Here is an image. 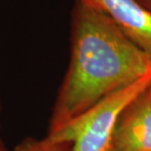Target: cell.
Masks as SVG:
<instances>
[{"mask_svg": "<svg viewBox=\"0 0 151 151\" xmlns=\"http://www.w3.org/2000/svg\"><path fill=\"white\" fill-rule=\"evenodd\" d=\"M151 73V57L109 17L77 1L71 59L50 119L53 132Z\"/></svg>", "mask_w": 151, "mask_h": 151, "instance_id": "cell-1", "label": "cell"}, {"mask_svg": "<svg viewBox=\"0 0 151 151\" xmlns=\"http://www.w3.org/2000/svg\"><path fill=\"white\" fill-rule=\"evenodd\" d=\"M151 86V73L111 93L91 108L53 132L49 139L71 144V151H108L123 110Z\"/></svg>", "mask_w": 151, "mask_h": 151, "instance_id": "cell-2", "label": "cell"}, {"mask_svg": "<svg viewBox=\"0 0 151 151\" xmlns=\"http://www.w3.org/2000/svg\"><path fill=\"white\" fill-rule=\"evenodd\" d=\"M108 151H151V86L121 113Z\"/></svg>", "mask_w": 151, "mask_h": 151, "instance_id": "cell-3", "label": "cell"}, {"mask_svg": "<svg viewBox=\"0 0 151 151\" xmlns=\"http://www.w3.org/2000/svg\"><path fill=\"white\" fill-rule=\"evenodd\" d=\"M109 17L151 57V10L139 0H78Z\"/></svg>", "mask_w": 151, "mask_h": 151, "instance_id": "cell-4", "label": "cell"}, {"mask_svg": "<svg viewBox=\"0 0 151 151\" xmlns=\"http://www.w3.org/2000/svg\"><path fill=\"white\" fill-rule=\"evenodd\" d=\"M11 151H71V144L53 141L48 137L40 140L28 138Z\"/></svg>", "mask_w": 151, "mask_h": 151, "instance_id": "cell-5", "label": "cell"}, {"mask_svg": "<svg viewBox=\"0 0 151 151\" xmlns=\"http://www.w3.org/2000/svg\"><path fill=\"white\" fill-rule=\"evenodd\" d=\"M142 4L145 5L147 8H149L151 10V0H144V1H142Z\"/></svg>", "mask_w": 151, "mask_h": 151, "instance_id": "cell-6", "label": "cell"}, {"mask_svg": "<svg viewBox=\"0 0 151 151\" xmlns=\"http://www.w3.org/2000/svg\"><path fill=\"white\" fill-rule=\"evenodd\" d=\"M0 110H1V105H0ZM0 151H8L4 147V145H3V142H2L1 139H0Z\"/></svg>", "mask_w": 151, "mask_h": 151, "instance_id": "cell-7", "label": "cell"}, {"mask_svg": "<svg viewBox=\"0 0 151 151\" xmlns=\"http://www.w3.org/2000/svg\"><path fill=\"white\" fill-rule=\"evenodd\" d=\"M139 1H140V2H142V1H143V0H139Z\"/></svg>", "mask_w": 151, "mask_h": 151, "instance_id": "cell-8", "label": "cell"}]
</instances>
